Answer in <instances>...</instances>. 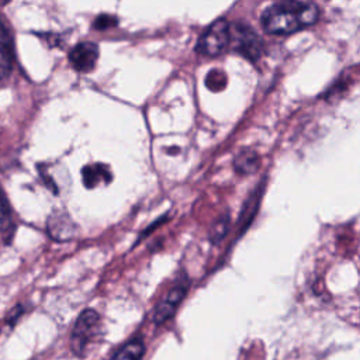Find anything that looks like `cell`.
Segmentation results:
<instances>
[{
	"label": "cell",
	"instance_id": "cell-11",
	"mask_svg": "<svg viewBox=\"0 0 360 360\" xmlns=\"http://www.w3.org/2000/svg\"><path fill=\"white\" fill-rule=\"evenodd\" d=\"M233 166L239 174H250L259 166V155L253 149H242L235 156Z\"/></svg>",
	"mask_w": 360,
	"mask_h": 360
},
{
	"label": "cell",
	"instance_id": "cell-15",
	"mask_svg": "<svg viewBox=\"0 0 360 360\" xmlns=\"http://www.w3.org/2000/svg\"><path fill=\"white\" fill-rule=\"evenodd\" d=\"M10 222V208L4 193L0 188V231L6 229Z\"/></svg>",
	"mask_w": 360,
	"mask_h": 360
},
{
	"label": "cell",
	"instance_id": "cell-9",
	"mask_svg": "<svg viewBox=\"0 0 360 360\" xmlns=\"http://www.w3.org/2000/svg\"><path fill=\"white\" fill-rule=\"evenodd\" d=\"M48 232L56 240H66L76 233V225L68 214H53L48 219Z\"/></svg>",
	"mask_w": 360,
	"mask_h": 360
},
{
	"label": "cell",
	"instance_id": "cell-3",
	"mask_svg": "<svg viewBox=\"0 0 360 360\" xmlns=\"http://www.w3.org/2000/svg\"><path fill=\"white\" fill-rule=\"evenodd\" d=\"M233 51L240 53L243 58L256 62L262 56L263 41L257 32L246 24L236 22L231 24V44Z\"/></svg>",
	"mask_w": 360,
	"mask_h": 360
},
{
	"label": "cell",
	"instance_id": "cell-12",
	"mask_svg": "<svg viewBox=\"0 0 360 360\" xmlns=\"http://www.w3.org/2000/svg\"><path fill=\"white\" fill-rule=\"evenodd\" d=\"M145 346L141 339H132L125 343L110 360H141Z\"/></svg>",
	"mask_w": 360,
	"mask_h": 360
},
{
	"label": "cell",
	"instance_id": "cell-6",
	"mask_svg": "<svg viewBox=\"0 0 360 360\" xmlns=\"http://www.w3.org/2000/svg\"><path fill=\"white\" fill-rule=\"evenodd\" d=\"M98 59V46L94 42H80L69 53L70 65L79 72H90Z\"/></svg>",
	"mask_w": 360,
	"mask_h": 360
},
{
	"label": "cell",
	"instance_id": "cell-5",
	"mask_svg": "<svg viewBox=\"0 0 360 360\" xmlns=\"http://www.w3.org/2000/svg\"><path fill=\"white\" fill-rule=\"evenodd\" d=\"M186 292H187V284L184 283H177L174 287H172L155 307L153 316H152L153 322L163 323L165 321L170 319L176 312L179 304L183 301Z\"/></svg>",
	"mask_w": 360,
	"mask_h": 360
},
{
	"label": "cell",
	"instance_id": "cell-8",
	"mask_svg": "<svg viewBox=\"0 0 360 360\" xmlns=\"http://www.w3.org/2000/svg\"><path fill=\"white\" fill-rule=\"evenodd\" d=\"M13 59V37L7 21L0 15V79L8 75Z\"/></svg>",
	"mask_w": 360,
	"mask_h": 360
},
{
	"label": "cell",
	"instance_id": "cell-7",
	"mask_svg": "<svg viewBox=\"0 0 360 360\" xmlns=\"http://www.w3.org/2000/svg\"><path fill=\"white\" fill-rule=\"evenodd\" d=\"M264 184H266V179H263V181L256 186V188L250 193L249 198L245 201L243 208H242L240 215H239V221H238V229H239L238 238L249 228L252 219L255 218V215L257 212V208L260 205L263 191H264Z\"/></svg>",
	"mask_w": 360,
	"mask_h": 360
},
{
	"label": "cell",
	"instance_id": "cell-2",
	"mask_svg": "<svg viewBox=\"0 0 360 360\" xmlns=\"http://www.w3.org/2000/svg\"><path fill=\"white\" fill-rule=\"evenodd\" d=\"M231 44V24L225 18L211 22L198 38L195 51L204 56H218Z\"/></svg>",
	"mask_w": 360,
	"mask_h": 360
},
{
	"label": "cell",
	"instance_id": "cell-4",
	"mask_svg": "<svg viewBox=\"0 0 360 360\" xmlns=\"http://www.w3.org/2000/svg\"><path fill=\"white\" fill-rule=\"evenodd\" d=\"M100 332V316L94 309H84L73 328L72 332V349L79 356L83 354L89 345L96 339Z\"/></svg>",
	"mask_w": 360,
	"mask_h": 360
},
{
	"label": "cell",
	"instance_id": "cell-1",
	"mask_svg": "<svg viewBox=\"0 0 360 360\" xmlns=\"http://www.w3.org/2000/svg\"><path fill=\"white\" fill-rule=\"evenodd\" d=\"M319 17V7L312 1H277L269 6L260 17L266 32L288 35L314 25Z\"/></svg>",
	"mask_w": 360,
	"mask_h": 360
},
{
	"label": "cell",
	"instance_id": "cell-10",
	"mask_svg": "<svg viewBox=\"0 0 360 360\" xmlns=\"http://www.w3.org/2000/svg\"><path fill=\"white\" fill-rule=\"evenodd\" d=\"M83 183L87 188H94L100 184H108L111 181V172L105 165L93 163L83 167Z\"/></svg>",
	"mask_w": 360,
	"mask_h": 360
},
{
	"label": "cell",
	"instance_id": "cell-13",
	"mask_svg": "<svg viewBox=\"0 0 360 360\" xmlns=\"http://www.w3.org/2000/svg\"><path fill=\"white\" fill-rule=\"evenodd\" d=\"M205 86L211 91H221L226 86V75L221 69H212L205 76Z\"/></svg>",
	"mask_w": 360,
	"mask_h": 360
},
{
	"label": "cell",
	"instance_id": "cell-14",
	"mask_svg": "<svg viewBox=\"0 0 360 360\" xmlns=\"http://www.w3.org/2000/svg\"><path fill=\"white\" fill-rule=\"evenodd\" d=\"M229 229V217L224 215L222 218H219L217 222L212 224L211 229H210V240L212 243H219L228 233Z\"/></svg>",
	"mask_w": 360,
	"mask_h": 360
},
{
	"label": "cell",
	"instance_id": "cell-16",
	"mask_svg": "<svg viewBox=\"0 0 360 360\" xmlns=\"http://www.w3.org/2000/svg\"><path fill=\"white\" fill-rule=\"evenodd\" d=\"M114 25H117V18L111 14H101L94 21V28L97 30H107Z\"/></svg>",
	"mask_w": 360,
	"mask_h": 360
}]
</instances>
